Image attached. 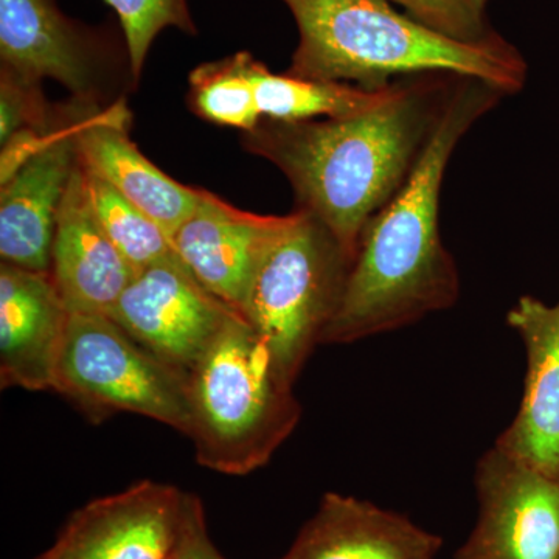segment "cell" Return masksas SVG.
Returning <instances> with one entry per match:
<instances>
[{
    "label": "cell",
    "instance_id": "obj_1",
    "mask_svg": "<svg viewBox=\"0 0 559 559\" xmlns=\"http://www.w3.org/2000/svg\"><path fill=\"white\" fill-rule=\"evenodd\" d=\"M506 97L487 81L459 76L409 178L367 224L320 344H352L454 307L457 264L439 223L444 173L460 140Z\"/></svg>",
    "mask_w": 559,
    "mask_h": 559
},
{
    "label": "cell",
    "instance_id": "obj_2",
    "mask_svg": "<svg viewBox=\"0 0 559 559\" xmlns=\"http://www.w3.org/2000/svg\"><path fill=\"white\" fill-rule=\"evenodd\" d=\"M457 75L403 79L378 108L342 117L263 119L242 146L289 180L297 209L310 213L355 260L371 218L417 164Z\"/></svg>",
    "mask_w": 559,
    "mask_h": 559
},
{
    "label": "cell",
    "instance_id": "obj_3",
    "mask_svg": "<svg viewBox=\"0 0 559 559\" xmlns=\"http://www.w3.org/2000/svg\"><path fill=\"white\" fill-rule=\"evenodd\" d=\"M299 27L286 73L382 90L409 76L487 81L507 95L527 81L528 66L509 40L471 46L430 31L389 0H282Z\"/></svg>",
    "mask_w": 559,
    "mask_h": 559
},
{
    "label": "cell",
    "instance_id": "obj_4",
    "mask_svg": "<svg viewBox=\"0 0 559 559\" xmlns=\"http://www.w3.org/2000/svg\"><path fill=\"white\" fill-rule=\"evenodd\" d=\"M293 385L248 320L235 316L189 373L187 437L198 463L227 476L266 465L299 425Z\"/></svg>",
    "mask_w": 559,
    "mask_h": 559
},
{
    "label": "cell",
    "instance_id": "obj_5",
    "mask_svg": "<svg viewBox=\"0 0 559 559\" xmlns=\"http://www.w3.org/2000/svg\"><path fill=\"white\" fill-rule=\"evenodd\" d=\"M353 260L333 234L304 210L257 271L242 318L294 384L337 310Z\"/></svg>",
    "mask_w": 559,
    "mask_h": 559
},
{
    "label": "cell",
    "instance_id": "obj_6",
    "mask_svg": "<svg viewBox=\"0 0 559 559\" xmlns=\"http://www.w3.org/2000/svg\"><path fill=\"white\" fill-rule=\"evenodd\" d=\"M53 392L94 423L128 412L189 433V374L157 358L108 314L70 312Z\"/></svg>",
    "mask_w": 559,
    "mask_h": 559
},
{
    "label": "cell",
    "instance_id": "obj_7",
    "mask_svg": "<svg viewBox=\"0 0 559 559\" xmlns=\"http://www.w3.org/2000/svg\"><path fill=\"white\" fill-rule=\"evenodd\" d=\"M108 316L157 358L189 374L240 314L213 296L175 252L135 272Z\"/></svg>",
    "mask_w": 559,
    "mask_h": 559
},
{
    "label": "cell",
    "instance_id": "obj_8",
    "mask_svg": "<svg viewBox=\"0 0 559 559\" xmlns=\"http://www.w3.org/2000/svg\"><path fill=\"white\" fill-rule=\"evenodd\" d=\"M476 489L479 520L455 559H559V479L495 444Z\"/></svg>",
    "mask_w": 559,
    "mask_h": 559
},
{
    "label": "cell",
    "instance_id": "obj_9",
    "mask_svg": "<svg viewBox=\"0 0 559 559\" xmlns=\"http://www.w3.org/2000/svg\"><path fill=\"white\" fill-rule=\"evenodd\" d=\"M187 492L140 480L73 511L53 546L35 559H168Z\"/></svg>",
    "mask_w": 559,
    "mask_h": 559
},
{
    "label": "cell",
    "instance_id": "obj_10",
    "mask_svg": "<svg viewBox=\"0 0 559 559\" xmlns=\"http://www.w3.org/2000/svg\"><path fill=\"white\" fill-rule=\"evenodd\" d=\"M108 33L70 20L57 0H0V64L22 79L53 80L94 102L112 60Z\"/></svg>",
    "mask_w": 559,
    "mask_h": 559
},
{
    "label": "cell",
    "instance_id": "obj_11",
    "mask_svg": "<svg viewBox=\"0 0 559 559\" xmlns=\"http://www.w3.org/2000/svg\"><path fill=\"white\" fill-rule=\"evenodd\" d=\"M90 103L61 110L57 127L39 148L2 182L0 257L22 270L50 272L51 245L62 198L80 165L76 130Z\"/></svg>",
    "mask_w": 559,
    "mask_h": 559
},
{
    "label": "cell",
    "instance_id": "obj_12",
    "mask_svg": "<svg viewBox=\"0 0 559 559\" xmlns=\"http://www.w3.org/2000/svg\"><path fill=\"white\" fill-rule=\"evenodd\" d=\"M293 221L294 212L257 215L202 190L198 207L171 235L173 248L194 277L242 318L257 271Z\"/></svg>",
    "mask_w": 559,
    "mask_h": 559
},
{
    "label": "cell",
    "instance_id": "obj_13",
    "mask_svg": "<svg viewBox=\"0 0 559 559\" xmlns=\"http://www.w3.org/2000/svg\"><path fill=\"white\" fill-rule=\"evenodd\" d=\"M69 310L50 272L0 264V384L53 390Z\"/></svg>",
    "mask_w": 559,
    "mask_h": 559
},
{
    "label": "cell",
    "instance_id": "obj_14",
    "mask_svg": "<svg viewBox=\"0 0 559 559\" xmlns=\"http://www.w3.org/2000/svg\"><path fill=\"white\" fill-rule=\"evenodd\" d=\"M128 124L130 112L123 103L103 110L90 103L76 130L81 164L171 237L200 204L202 189L183 186L143 156L128 135Z\"/></svg>",
    "mask_w": 559,
    "mask_h": 559
},
{
    "label": "cell",
    "instance_id": "obj_15",
    "mask_svg": "<svg viewBox=\"0 0 559 559\" xmlns=\"http://www.w3.org/2000/svg\"><path fill=\"white\" fill-rule=\"evenodd\" d=\"M527 352V378L516 418L496 444L559 479V304L522 297L509 312Z\"/></svg>",
    "mask_w": 559,
    "mask_h": 559
},
{
    "label": "cell",
    "instance_id": "obj_16",
    "mask_svg": "<svg viewBox=\"0 0 559 559\" xmlns=\"http://www.w3.org/2000/svg\"><path fill=\"white\" fill-rule=\"evenodd\" d=\"M134 274L98 223L80 160L57 216L51 278L69 312L108 314Z\"/></svg>",
    "mask_w": 559,
    "mask_h": 559
},
{
    "label": "cell",
    "instance_id": "obj_17",
    "mask_svg": "<svg viewBox=\"0 0 559 559\" xmlns=\"http://www.w3.org/2000/svg\"><path fill=\"white\" fill-rule=\"evenodd\" d=\"M441 546L403 514L326 492L282 559H437Z\"/></svg>",
    "mask_w": 559,
    "mask_h": 559
},
{
    "label": "cell",
    "instance_id": "obj_18",
    "mask_svg": "<svg viewBox=\"0 0 559 559\" xmlns=\"http://www.w3.org/2000/svg\"><path fill=\"white\" fill-rule=\"evenodd\" d=\"M399 81L382 90H366L337 81L305 80L286 72L274 73L260 61L255 68L261 117L278 121L358 116L388 102Z\"/></svg>",
    "mask_w": 559,
    "mask_h": 559
},
{
    "label": "cell",
    "instance_id": "obj_19",
    "mask_svg": "<svg viewBox=\"0 0 559 559\" xmlns=\"http://www.w3.org/2000/svg\"><path fill=\"white\" fill-rule=\"evenodd\" d=\"M255 58L238 51L219 61L204 62L190 73L191 110L219 127L250 132L261 117L257 100Z\"/></svg>",
    "mask_w": 559,
    "mask_h": 559
},
{
    "label": "cell",
    "instance_id": "obj_20",
    "mask_svg": "<svg viewBox=\"0 0 559 559\" xmlns=\"http://www.w3.org/2000/svg\"><path fill=\"white\" fill-rule=\"evenodd\" d=\"M84 175L98 223L132 270H145L176 252L170 235L156 221L121 197L100 176L86 168Z\"/></svg>",
    "mask_w": 559,
    "mask_h": 559
},
{
    "label": "cell",
    "instance_id": "obj_21",
    "mask_svg": "<svg viewBox=\"0 0 559 559\" xmlns=\"http://www.w3.org/2000/svg\"><path fill=\"white\" fill-rule=\"evenodd\" d=\"M119 17L121 35L127 40L130 72L135 81L142 76L154 39L165 28H178L197 35L187 0H103Z\"/></svg>",
    "mask_w": 559,
    "mask_h": 559
},
{
    "label": "cell",
    "instance_id": "obj_22",
    "mask_svg": "<svg viewBox=\"0 0 559 559\" xmlns=\"http://www.w3.org/2000/svg\"><path fill=\"white\" fill-rule=\"evenodd\" d=\"M430 31L471 46L498 43L502 36L488 21L489 0H389Z\"/></svg>",
    "mask_w": 559,
    "mask_h": 559
},
{
    "label": "cell",
    "instance_id": "obj_23",
    "mask_svg": "<svg viewBox=\"0 0 559 559\" xmlns=\"http://www.w3.org/2000/svg\"><path fill=\"white\" fill-rule=\"evenodd\" d=\"M0 142L22 131H46L58 114L47 106L40 83L22 79L9 69L0 70Z\"/></svg>",
    "mask_w": 559,
    "mask_h": 559
},
{
    "label": "cell",
    "instance_id": "obj_24",
    "mask_svg": "<svg viewBox=\"0 0 559 559\" xmlns=\"http://www.w3.org/2000/svg\"><path fill=\"white\" fill-rule=\"evenodd\" d=\"M168 559H226L210 539L201 499L191 492H187L182 524Z\"/></svg>",
    "mask_w": 559,
    "mask_h": 559
}]
</instances>
